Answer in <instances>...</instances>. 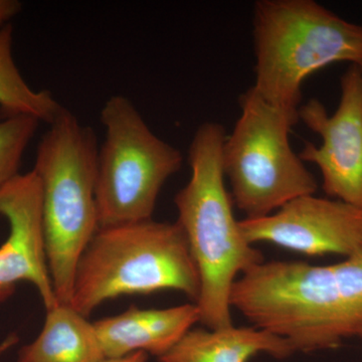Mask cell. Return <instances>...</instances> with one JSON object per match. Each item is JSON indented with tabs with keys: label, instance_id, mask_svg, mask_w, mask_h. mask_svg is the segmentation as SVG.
<instances>
[{
	"label": "cell",
	"instance_id": "obj_1",
	"mask_svg": "<svg viewBox=\"0 0 362 362\" xmlns=\"http://www.w3.org/2000/svg\"><path fill=\"white\" fill-rule=\"evenodd\" d=\"M230 306L296 351L337 347L362 328V249L327 266L263 262L235 281Z\"/></svg>",
	"mask_w": 362,
	"mask_h": 362
},
{
	"label": "cell",
	"instance_id": "obj_2",
	"mask_svg": "<svg viewBox=\"0 0 362 362\" xmlns=\"http://www.w3.org/2000/svg\"><path fill=\"white\" fill-rule=\"evenodd\" d=\"M221 124L197 128L188 152L192 175L175 195L177 223L185 232L201 280L197 300L199 322L209 329L233 326L230 294L240 274L265 262L247 242L235 220L233 199L225 185Z\"/></svg>",
	"mask_w": 362,
	"mask_h": 362
},
{
	"label": "cell",
	"instance_id": "obj_3",
	"mask_svg": "<svg viewBox=\"0 0 362 362\" xmlns=\"http://www.w3.org/2000/svg\"><path fill=\"white\" fill-rule=\"evenodd\" d=\"M97 135L68 109L49 124L33 170L42 187L47 265L59 304H70L78 259L99 230Z\"/></svg>",
	"mask_w": 362,
	"mask_h": 362
},
{
	"label": "cell",
	"instance_id": "obj_4",
	"mask_svg": "<svg viewBox=\"0 0 362 362\" xmlns=\"http://www.w3.org/2000/svg\"><path fill=\"white\" fill-rule=\"evenodd\" d=\"M175 290L199 299L201 280L180 223L99 228L78 259L70 305L90 315L107 300Z\"/></svg>",
	"mask_w": 362,
	"mask_h": 362
},
{
	"label": "cell",
	"instance_id": "obj_5",
	"mask_svg": "<svg viewBox=\"0 0 362 362\" xmlns=\"http://www.w3.org/2000/svg\"><path fill=\"white\" fill-rule=\"evenodd\" d=\"M254 89L268 103L299 114L302 85L335 63L362 66V25L312 0H261L255 4Z\"/></svg>",
	"mask_w": 362,
	"mask_h": 362
},
{
	"label": "cell",
	"instance_id": "obj_6",
	"mask_svg": "<svg viewBox=\"0 0 362 362\" xmlns=\"http://www.w3.org/2000/svg\"><path fill=\"white\" fill-rule=\"evenodd\" d=\"M240 104L239 120L223 147V173L238 209L249 220L264 218L315 194V177L290 145L299 114L268 103L252 87Z\"/></svg>",
	"mask_w": 362,
	"mask_h": 362
},
{
	"label": "cell",
	"instance_id": "obj_7",
	"mask_svg": "<svg viewBox=\"0 0 362 362\" xmlns=\"http://www.w3.org/2000/svg\"><path fill=\"white\" fill-rule=\"evenodd\" d=\"M105 140L98 153L100 228L151 220L161 188L182 154L154 134L130 99L114 95L100 113Z\"/></svg>",
	"mask_w": 362,
	"mask_h": 362
},
{
	"label": "cell",
	"instance_id": "obj_8",
	"mask_svg": "<svg viewBox=\"0 0 362 362\" xmlns=\"http://www.w3.org/2000/svg\"><path fill=\"white\" fill-rule=\"evenodd\" d=\"M299 118L320 136V146L305 143L302 161L316 164L324 192L338 201L362 207V69L351 65L341 78V97L329 115L312 99L299 108Z\"/></svg>",
	"mask_w": 362,
	"mask_h": 362
},
{
	"label": "cell",
	"instance_id": "obj_9",
	"mask_svg": "<svg viewBox=\"0 0 362 362\" xmlns=\"http://www.w3.org/2000/svg\"><path fill=\"white\" fill-rule=\"evenodd\" d=\"M247 242H266L308 256L349 257L362 249V207L305 195L264 218H245Z\"/></svg>",
	"mask_w": 362,
	"mask_h": 362
},
{
	"label": "cell",
	"instance_id": "obj_10",
	"mask_svg": "<svg viewBox=\"0 0 362 362\" xmlns=\"http://www.w3.org/2000/svg\"><path fill=\"white\" fill-rule=\"evenodd\" d=\"M0 216L9 223L8 238L0 246V303L26 281L37 288L45 309L54 308L59 303L47 265L42 187L33 169L0 188Z\"/></svg>",
	"mask_w": 362,
	"mask_h": 362
},
{
	"label": "cell",
	"instance_id": "obj_11",
	"mask_svg": "<svg viewBox=\"0 0 362 362\" xmlns=\"http://www.w3.org/2000/svg\"><path fill=\"white\" fill-rule=\"evenodd\" d=\"M197 322H199V310L194 303L165 309L132 306L119 315L93 323L105 358H118L139 351L159 358Z\"/></svg>",
	"mask_w": 362,
	"mask_h": 362
},
{
	"label": "cell",
	"instance_id": "obj_12",
	"mask_svg": "<svg viewBox=\"0 0 362 362\" xmlns=\"http://www.w3.org/2000/svg\"><path fill=\"white\" fill-rule=\"evenodd\" d=\"M296 350L284 338L255 327L190 329L159 362H247L266 354L283 359Z\"/></svg>",
	"mask_w": 362,
	"mask_h": 362
},
{
	"label": "cell",
	"instance_id": "obj_13",
	"mask_svg": "<svg viewBox=\"0 0 362 362\" xmlns=\"http://www.w3.org/2000/svg\"><path fill=\"white\" fill-rule=\"evenodd\" d=\"M70 304L47 310L39 337L21 349L18 362H101L105 356L94 323Z\"/></svg>",
	"mask_w": 362,
	"mask_h": 362
},
{
	"label": "cell",
	"instance_id": "obj_14",
	"mask_svg": "<svg viewBox=\"0 0 362 362\" xmlns=\"http://www.w3.org/2000/svg\"><path fill=\"white\" fill-rule=\"evenodd\" d=\"M13 28H0V107L6 116L26 115L52 124L64 107L47 90H35L26 83L13 58Z\"/></svg>",
	"mask_w": 362,
	"mask_h": 362
},
{
	"label": "cell",
	"instance_id": "obj_15",
	"mask_svg": "<svg viewBox=\"0 0 362 362\" xmlns=\"http://www.w3.org/2000/svg\"><path fill=\"white\" fill-rule=\"evenodd\" d=\"M40 123L26 115L0 119V188L20 175L21 159Z\"/></svg>",
	"mask_w": 362,
	"mask_h": 362
},
{
	"label": "cell",
	"instance_id": "obj_16",
	"mask_svg": "<svg viewBox=\"0 0 362 362\" xmlns=\"http://www.w3.org/2000/svg\"><path fill=\"white\" fill-rule=\"evenodd\" d=\"M21 7L18 0H0V28L9 25V21L21 13Z\"/></svg>",
	"mask_w": 362,
	"mask_h": 362
},
{
	"label": "cell",
	"instance_id": "obj_17",
	"mask_svg": "<svg viewBox=\"0 0 362 362\" xmlns=\"http://www.w3.org/2000/svg\"><path fill=\"white\" fill-rule=\"evenodd\" d=\"M148 356L149 354L139 351L129 356L118 357V358H105L101 362H147Z\"/></svg>",
	"mask_w": 362,
	"mask_h": 362
},
{
	"label": "cell",
	"instance_id": "obj_18",
	"mask_svg": "<svg viewBox=\"0 0 362 362\" xmlns=\"http://www.w3.org/2000/svg\"><path fill=\"white\" fill-rule=\"evenodd\" d=\"M18 341V337L16 334L9 335L8 337L6 338L1 343H0V356L6 352L7 350L11 349L14 344H16Z\"/></svg>",
	"mask_w": 362,
	"mask_h": 362
},
{
	"label": "cell",
	"instance_id": "obj_19",
	"mask_svg": "<svg viewBox=\"0 0 362 362\" xmlns=\"http://www.w3.org/2000/svg\"><path fill=\"white\" fill-rule=\"evenodd\" d=\"M357 337H359L362 338V328H361V330L359 331L358 335H357Z\"/></svg>",
	"mask_w": 362,
	"mask_h": 362
},
{
	"label": "cell",
	"instance_id": "obj_20",
	"mask_svg": "<svg viewBox=\"0 0 362 362\" xmlns=\"http://www.w3.org/2000/svg\"><path fill=\"white\" fill-rule=\"evenodd\" d=\"M361 68L362 69V66H361Z\"/></svg>",
	"mask_w": 362,
	"mask_h": 362
}]
</instances>
